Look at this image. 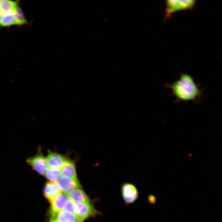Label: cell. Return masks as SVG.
I'll return each instance as SVG.
<instances>
[{"mask_svg": "<svg viewBox=\"0 0 222 222\" xmlns=\"http://www.w3.org/2000/svg\"><path fill=\"white\" fill-rule=\"evenodd\" d=\"M194 0H169L166 2L165 19L170 18L171 14L177 11L191 9L194 6Z\"/></svg>", "mask_w": 222, "mask_h": 222, "instance_id": "cell-2", "label": "cell"}, {"mask_svg": "<svg viewBox=\"0 0 222 222\" xmlns=\"http://www.w3.org/2000/svg\"><path fill=\"white\" fill-rule=\"evenodd\" d=\"M75 214L80 222H82L88 217L95 216L100 214L91 202L76 203Z\"/></svg>", "mask_w": 222, "mask_h": 222, "instance_id": "cell-4", "label": "cell"}, {"mask_svg": "<svg viewBox=\"0 0 222 222\" xmlns=\"http://www.w3.org/2000/svg\"><path fill=\"white\" fill-rule=\"evenodd\" d=\"M57 183L61 191L66 194L76 189H81L80 183L65 176H62Z\"/></svg>", "mask_w": 222, "mask_h": 222, "instance_id": "cell-8", "label": "cell"}, {"mask_svg": "<svg viewBox=\"0 0 222 222\" xmlns=\"http://www.w3.org/2000/svg\"><path fill=\"white\" fill-rule=\"evenodd\" d=\"M18 7L17 2L7 0H0V11L2 15L9 13H14Z\"/></svg>", "mask_w": 222, "mask_h": 222, "instance_id": "cell-13", "label": "cell"}, {"mask_svg": "<svg viewBox=\"0 0 222 222\" xmlns=\"http://www.w3.org/2000/svg\"><path fill=\"white\" fill-rule=\"evenodd\" d=\"M61 192L60 188L56 182H47L43 189L44 195L50 203L52 199Z\"/></svg>", "mask_w": 222, "mask_h": 222, "instance_id": "cell-10", "label": "cell"}, {"mask_svg": "<svg viewBox=\"0 0 222 222\" xmlns=\"http://www.w3.org/2000/svg\"><path fill=\"white\" fill-rule=\"evenodd\" d=\"M76 203L68 199L64 208V210L73 213H75Z\"/></svg>", "mask_w": 222, "mask_h": 222, "instance_id": "cell-17", "label": "cell"}, {"mask_svg": "<svg viewBox=\"0 0 222 222\" xmlns=\"http://www.w3.org/2000/svg\"><path fill=\"white\" fill-rule=\"evenodd\" d=\"M62 175L60 169L48 168L44 176L50 181L56 182Z\"/></svg>", "mask_w": 222, "mask_h": 222, "instance_id": "cell-14", "label": "cell"}, {"mask_svg": "<svg viewBox=\"0 0 222 222\" xmlns=\"http://www.w3.org/2000/svg\"><path fill=\"white\" fill-rule=\"evenodd\" d=\"M46 158L49 168L57 169H60L67 159L64 155L50 150Z\"/></svg>", "mask_w": 222, "mask_h": 222, "instance_id": "cell-7", "label": "cell"}, {"mask_svg": "<svg viewBox=\"0 0 222 222\" xmlns=\"http://www.w3.org/2000/svg\"><path fill=\"white\" fill-rule=\"evenodd\" d=\"M166 86L178 101H198L202 97V89L187 74H182L178 80L167 84Z\"/></svg>", "mask_w": 222, "mask_h": 222, "instance_id": "cell-1", "label": "cell"}, {"mask_svg": "<svg viewBox=\"0 0 222 222\" xmlns=\"http://www.w3.org/2000/svg\"><path fill=\"white\" fill-rule=\"evenodd\" d=\"M2 15V13L1 12V11H0V18L1 17Z\"/></svg>", "mask_w": 222, "mask_h": 222, "instance_id": "cell-19", "label": "cell"}, {"mask_svg": "<svg viewBox=\"0 0 222 222\" xmlns=\"http://www.w3.org/2000/svg\"><path fill=\"white\" fill-rule=\"evenodd\" d=\"M60 169L63 176L70 178L77 183H80L77 177L75 166L73 161L67 159Z\"/></svg>", "mask_w": 222, "mask_h": 222, "instance_id": "cell-9", "label": "cell"}, {"mask_svg": "<svg viewBox=\"0 0 222 222\" xmlns=\"http://www.w3.org/2000/svg\"><path fill=\"white\" fill-rule=\"evenodd\" d=\"M66 194L69 199L75 203L91 202L88 197L81 189H76Z\"/></svg>", "mask_w": 222, "mask_h": 222, "instance_id": "cell-12", "label": "cell"}, {"mask_svg": "<svg viewBox=\"0 0 222 222\" xmlns=\"http://www.w3.org/2000/svg\"><path fill=\"white\" fill-rule=\"evenodd\" d=\"M16 24L14 13L3 14L0 18V25L2 27L9 26Z\"/></svg>", "mask_w": 222, "mask_h": 222, "instance_id": "cell-15", "label": "cell"}, {"mask_svg": "<svg viewBox=\"0 0 222 222\" xmlns=\"http://www.w3.org/2000/svg\"><path fill=\"white\" fill-rule=\"evenodd\" d=\"M68 199L67 195L61 192L56 196L51 202L50 212L51 216L64 210Z\"/></svg>", "mask_w": 222, "mask_h": 222, "instance_id": "cell-6", "label": "cell"}, {"mask_svg": "<svg viewBox=\"0 0 222 222\" xmlns=\"http://www.w3.org/2000/svg\"><path fill=\"white\" fill-rule=\"evenodd\" d=\"M122 197L126 204L134 202L138 198V192L136 187L130 183L123 184L121 188Z\"/></svg>", "mask_w": 222, "mask_h": 222, "instance_id": "cell-5", "label": "cell"}, {"mask_svg": "<svg viewBox=\"0 0 222 222\" xmlns=\"http://www.w3.org/2000/svg\"><path fill=\"white\" fill-rule=\"evenodd\" d=\"M51 219L58 222H80L75 213L63 210L51 216Z\"/></svg>", "mask_w": 222, "mask_h": 222, "instance_id": "cell-11", "label": "cell"}, {"mask_svg": "<svg viewBox=\"0 0 222 222\" xmlns=\"http://www.w3.org/2000/svg\"><path fill=\"white\" fill-rule=\"evenodd\" d=\"M16 24L22 25L27 23L23 12L20 8L18 7L14 12Z\"/></svg>", "mask_w": 222, "mask_h": 222, "instance_id": "cell-16", "label": "cell"}, {"mask_svg": "<svg viewBox=\"0 0 222 222\" xmlns=\"http://www.w3.org/2000/svg\"><path fill=\"white\" fill-rule=\"evenodd\" d=\"M50 222H58L55 220H53V219H51L50 221Z\"/></svg>", "mask_w": 222, "mask_h": 222, "instance_id": "cell-18", "label": "cell"}, {"mask_svg": "<svg viewBox=\"0 0 222 222\" xmlns=\"http://www.w3.org/2000/svg\"><path fill=\"white\" fill-rule=\"evenodd\" d=\"M26 162L34 170L41 175H44L49 168L46 158L40 147L39 148L37 153L34 156L27 158Z\"/></svg>", "mask_w": 222, "mask_h": 222, "instance_id": "cell-3", "label": "cell"}]
</instances>
